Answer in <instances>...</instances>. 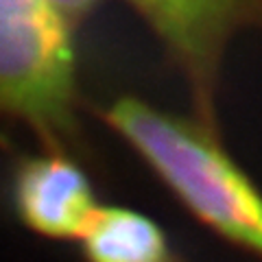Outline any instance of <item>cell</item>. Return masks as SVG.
I'll use <instances>...</instances> for the list:
<instances>
[{
	"label": "cell",
	"mask_w": 262,
	"mask_h": 262,
	"mask_svg": "<svg viewBox=\"0 0 262 262\" xmlns=\"http://www.w3.org/2000/svg\"><path fill=\"white\" fill-rule=\"evenodd\" d=\"M81 243L88 262H179L164 229L129 208H98Z\"/></svg>",
	"instance_id": "obj_5"
},
{
	"label": "cell",
	"mask_w": 262,
	"mask_h": 262,
	"mask_svg": "<svg viewBox=\"0 0 262 262\" xmlns=\"http://www.w3.org/2000/svg\"><path fill=\"white\" fill-rule=\"evenodd\" d=\"M53 3L63 11L66 18L75 22L79 18H83V15L92 9L96 0H53Z\"/></svg>",
	"instance_id": "obj_6"
},
{
	"label": "cell",
	"mask_w": 262,
	"mask_h": 262,
	"mask_svg": "<svg viewBox=\"0 0 262 262\" xmlns=\"http://www.w3.org/2000/svg\"><path fill=\"white\" fill-rule=\"evenodd\" d=\"M13 196L22 223L57 241L81 238L101 208L83 168L55 149L20 162Z\"/></svg>",
	"instance_id": "obj_4"
},
{
	"label": "cell",
	"mask_w": 262,
	"mask_h": 262,
	"mask_svg": "<svg viewBox=\"0 0 262 262\" xmlns=\"http://www.w3.org/2000/svg\"><path fill=\"white\" fill-rule=\"evenodd\" d=\"M103 118L203 225L262 258V192L212 122L136 96H120Z\"/></svg>",
	"instance_id": "obj_1"
},
{
	"label": "cell",
	"mask_w": 262,
	"mask_h": 262,
	"mask_svg": "<svg viewBox=\"0 0 262 262\" xmlns=\"http://www.w3.org/2000/svg\"><path fill=\"white\" fill-rule=\"evenodd\" d=\"M186 72L199 118L212 122V98L227 44L262 27V0H127Z\"/></svg>",
	"instance_id": "obj_3"
},
{
	"label": "cell",
	"mask_w": 262,
	"mask_h": 262,
	"mask_svg": "<svg viewBox=\"0 0 262 262\" xmlns=\"http://www.w3.org/2000/svg\"><path fill=\"white\" fill-rule=\"evenodd\" d=\"M0 116L29 125L46 149L75 140L72 22L53 0H0Z\"/></svg>",
	"instance_id": "obj_2"
}]
</instances>
